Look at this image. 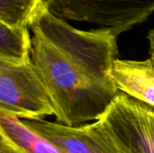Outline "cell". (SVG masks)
I'll list each match as a JSON object with an SVG mask.
<instances>
[{
  "mask_svg": "<svg viewBox=\"0 0 154 153\" xmlns=\"http://www.w3.org/2000/svg\"><path fill=\"white\" fill-rule=\"evenodd\" d=\"M22 121L63 153H120L96 122L68 126L44 119Z\"/></svg>",
  "mask_w": 154,
  "mask_h": 153,
  "instance_id": "5b68a950",
  "label": "cell"
},
{
  "mask_svg": "<svg viewBox=\"0 0 154 153\" xmlns=\"http://www.w3.org/2000/svg\"><path fill=\"white\" fill-rule=\"evenodd\" d=\"M29 28L31 60L57 123L78 126L98 120L120 92L112 77L118 35L110 28H75L46 6Z\"/></svg>",
  "mask_w": 154,
  "mask_h": 153,
  "instance_id": "6da1fadb",
  "label": "cell"
},
{
  "mask_svg": "<svg viewBox=\"0 0 154 153\" xmlns=\"http://www.w3.org/2000/svg\"><path fill=\"white\" fill-rule=\"evenodd\" d=\"M43 3L60 18L110 28L117 35L145 22L154 13V0H43Z\"/></svg>",
  "mask_w": 154,
  "mask_h": 153,
  "instance_id": "277c9868",
  "label": "cell"
},
{
  "mask_svg": "<svg viewBox=\"0 0 154 153\" xmlns=\"http://www.w3.org/2000/svg\"><path fill=\"white\" fill-rule=\"evenodd\" d=\"M147 39L149 41V51H150V57L154 58V28L151 29L148 32Z\"/></svg>",
  "mask_w": 154,
  "mask_h": 153,
  "instance_id": "30bf717a",
  "label": "cell"
},
{
  "mask_svg": "<svg viewBox=\"0 0 154 153\" xmlns=\"http://www.w3.org/2000/svg\"><path fill=\"white\" fill-rule=\"evenodd\" d=\"M29 27L14 26L0 22V60L23 64L31 61L32 47Z\"/></svg>",
  "mask_w": 154,
  "mask_h": 153,
  "instance_id": "ba28073f",
  "label": "cell"
},
{
  "mask_svg": "<svg viewBox=\"0 0 154 153\" xmlns=\"http://www.w3.org/2000/svg\"><path fill=\"white\" fill-rule=\"evenodd\" d=\"M44 6L43 0H0V22L30 27Z\"/></svg>",
  "mask_w": 154,
  "mask_h": 153,
  "instance_id": "9c48e42d",
  "label": "cell"
},
{
  "mask_svg": "<svg viewBox=\"0 0 154 153\" xmlns=\"http://www.w3.org/2000/svg\"><path fill=\"white\" fill-rule=\"evenodd\" d=\"M112 77L120 91L154 106V58L118 59L114 64Z\"/></svg>",
  "mask_w": 154,
  "mask_h": 153,
  "instance_id": "8992f818",
  "label": "cell"
},
{
  "mask_svg": "<svg viewBox=\"0 0 154 153\" xmlns=\"http://www.w3.org/2000/svg\"><path fill=\"white\" fill-rule=\"evenodd\" d=\"M0 113L21 120L54 115L46 87L32 60L23 64L0 60Z\"/></svg>",
  "mask_w": 154,
  "mask_h": 153,
  "instance_id": "3957f363",
  "label": "cell"
},
{
  "mask_svg": "<svg viewBox=\"0 0 154 153\" xmlns=\"http://www.w3.org/2000/svg\"><path fill=\"white\" fill-rule=\"evenodd\" d=\"M120 153H154V106L120 91L95 121Z\"/></svg>",
  "mask_w": 154,
  "mask_h": 153,
  "instance_id": "7a4b0ae2",
  "label": "cell"
},
{
  "mask_svg": "<svg viewBox=\"0 0 154 153\" xmlns=\"http://www.w3.org/2000/svg\"><path fill=\"white\" fill-rule=\"evenodd\" d=\"M0 153H63L23 122L0 113Z\"/></svg>",
  "mask_w": 154,
  "mask_h": 153,
  "instance_id": "52a82bcc",
  "label": "cell"
}]
</instances>
